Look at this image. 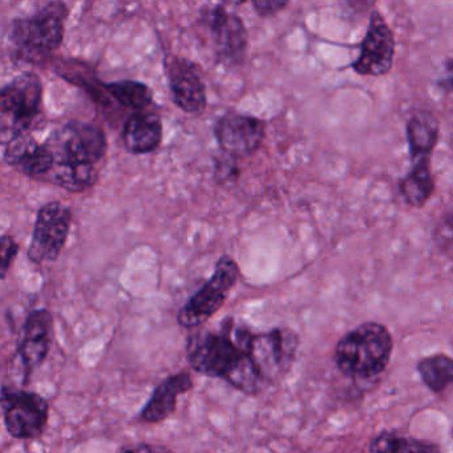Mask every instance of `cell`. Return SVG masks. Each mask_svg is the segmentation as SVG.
Returning <instances> with one entry per match:
<instances>
[{
	"instance_id": "6da1fadb",
	"label": "cell",
	"mask_w": 453,
	"mask_h": 453,
	"mask_svg": "<svg viewBox=\"0 0 453 453\" xmlns=\"http://www.w3.org/2000/svg\"><path fill=\"white\" fill-rule=\"evenodd\" d=\"M251 331L232 318L217 330H201L188 341V360L193 370L219 378L248 395L265 388L251 357Z\"/></svg>"
},
{
	"instance_id": "d6986e66",
	"label": "cell",
	"mask_w": 453,
	"mask_h": 453,
	"mask_svg": "<svg viewBox=\"0 0 453 453\" xmlns=\"http://www.w3.org/2000/svg\"><path fill=\"white\" fill-rule=\"evenodd\" d=\"M421 380L429 391L441 394L453 387V357L444 354H434L423 357L418 363Z\"/></svg>"
},
{
	"instance_id": "5b68a950",
	"label": "cell",
	"mask_w": 453,
	"mask_h": 453,
	"mask_svg": "<svg viewBox=\"0 0 453 453\" xmlns=\"http://www.w3.org/2000/svg\"><path fill=\"white\" fill-rule=\"evenodd\" d=\"M43 84L38 75L26 73L12 79L0 92L4 144L27 134L42 115Z\"/></svg>"
},
{
	"instance_id": "ac0fdd59",
	"label": "cell",
	"mask_w": 453,
	"mask_h": 453,
	"mask_svg": "<svg viewBox=\"0 0 453 453\" xmlns=\"http://www.w3.org/2000/svg\"><path fill=\"white\" fill-rule=\"evenodd\" d=\"M436 189L431 168H411L407 176L399 182V193L407 205L423 208L426 205Z\"/></svg>"
},
{
	"instance_id": "ba28073f",
	"label": "cell",
	"mask_w": 453,
	"mask_h": 453,
	"mask_svg": "<svg viewBox=\"0 0 453 453\" xmlns=\"http://www.w3.org/2000/svg\"><path fill=\"white\" fill-rule=\"evenodd\" d=\"M73 224V211L60 201L42 206L36 217L28 258L35 264L52 262L59 257L67 242Z\"/></svg>"
},
{
	"instance_id": "30bf717a",
	"label": "cell",
	"mask_w": 453,
	"mask_h": 453,
	"mask_svg": "<svg viewBox=\"0 0 453 453\" xmlns=\"http://www.w3.org/2000/svg\"><path fill=\"white\" fill-rule=\"evenodd\" d=\"M203 23L211 34L217 58L226 65H241L249 46L248 31L241 18L216 6L203 10Z\"/></svg>"
},
{
	"instance_id": "7c38bea8",
	"label": "cell",
	"mask_w": 453,
	"mask_h": 453,
	"mask_svg": "<svg viewBox=\"0 0 453 453\" xmlns=\"http://www.w3.org/2000/svg\"><path fill=\"white\" fill-rule=\"evenodd\" d=\"M172 100L187 113H198L206 107V88L198 68L189 60L168 54L164 59Z\"/></svg>"
},
{
	"instance_id": "8fae6325",
	"label": "cell",
	"mask_w": 453,
	"mask_h": 453,
	"mask_svg": "<svg viewBox=\"0 0 453 453\" xmlns=\"http://www.w3.org/2000/svg\"><path fill=\"white\" fill-rule=\"evenodd\" d=\"M266 127L254 116L227 112L219 118L214 136L225 155L234 160L254 155L265 139Z\"/></svg>"
},
{
	"instance_id": "d4e9b609",
	"label": "cell",
	"mask_w": 453,
	"mask_h": 453,
	"mask_svg": "<svg viewBox=\"0 0 453 453\" xmlns=\"http://www.w3.org/2000/svg\"><path fill=\"white\" fill-rule=\"evenodd\" d=\"M238 173V168L235 166L234 158L229 157V156L225 155L224 158L217 161L216 166V179L219 181H233L235 180V174Z\"/></svg>"
},
{
	"instance_id": "3957f363",
	"label": "cell",
	"mask_w": 453,
	"mask_h": 453,
	"mask_svg": "<svg viewBox=\"0 0 453 453\" xmlns=\"http://www.w3.org/2000/svg\"><path fill=\"white\" fill-rule=\"evenodd\" d=\"M44 144L54 158L50 173L96 169V164L107 152V139L103 129L79 120L68 121L52 132Z\"/></svg>"
},
{
	"instance_id": "cb8c5ba5",
	"label": "cell",
	"mask_w": 453,
	"mask_h": 453,
	"mask_svg": "<svg viewBox=\"0 0 453 453\" xmlns=\"http://www.w3.org/2000/svg\"><path fill=\"white\" fill-rule=\"evenodd\" d=\"M288 6V2H283V0H254L253 2L254 10L262 18L273 17Z\"/></svg>"
},
{
	"instance_id": "484cf974",
	"label": "cell",
	"mask_w": 453,
	"mask_h": 453,
	"mask_svg": "<svg viewBox=\"0 0 453 453\" xmlns=\"http://www.w3.org/2000/svg\"><path fill=\"white\" fill-rule=\"evenodd\" d=\"M440 88L453 94V57H450L442 65L441 75L439 79Z\"/></svg>"
},
{
	"instance_id": "4316f807",
	"label": "cell",
	"mask_w": 453,
	"mask_h": 453,
	"mask_svg": "<svg viewBox=\"0 0 453 453\" xmlns=\"http://www.w3.org/2000/svg\"><path fill=\"white\" fill-rule=\"evenodd\" d=\"M120 453H173V450L160 444H139L127 448Z\"/></svg>"
},
{
	"instance_id": "4fadbf2b",
	"label": "cell",
	"mask_w": 453,
	"mask_h": 453,
	"mask_svg": "<svg viewBox=\"0 0 453 453\" xmlns=\"http://www.w3.org/2000/svg\"><path fill=\"white\" fill-rule=\"evenodd\" d=\"M54 318L49 310H35L28 315L23 326L22 341L18 349V357L22 365L23 376L30 378L38 370L52 346Z\"/></svg>"
},
{
	"instance_id": "9a60e30c",
	"label": "cell",
	"mask_w": 453,
	"mask_h": 453,
	"mask_svg": "<svg viewBox=\"0 0 453 453\" xmlns=\"http://www.w3.org/2000/svg\"><path fill=\"white\" fill-rule=\"evenodd\" d=\"M405 134L411 168H431L432 153L439 142V119L431 111H418L408 119Z\"/></svg>"
},
{
	"instance_id": "e0dca14e",
	"label": "cell",
	"mask_w": 453,
	"mask_h": 453,
	"mask_svg": "<svg viewBox=\"0 0 453 453\" xmlns=\"http://www.w3.org/2000/svg\"><path fill=\"white\" fill-rule=\"evenodd\" d=\"M163 140V123L150 111L134 112L127 119L123 128L124 147L134 155H145L157 150Z\"/></svg>"
},
{
	"instance_id": "7402d4cb",
	"label": "cell",
	"mask_w": 453,
	"mask_h": 453,
	"mask_svg": "<svg viewBox=\"0 0 453 453\" xmlns=\"http://www.w3.org/2000/svg\"><path fill=\"white\" fill-rule=\"evenodd\" d=\"M19 245L12 235L4 234L0 240V277L6 278L14 259L17 258Z\"/></svg>"
},
{
	"instance_id": "8992f818",
	"label": "cell",
	"mask_w": 453,
	"mask_h": 453,
	"mask_svg": "<svg viewBox=\"0 0 453 453\" xmlns=\"http://www.w3.org/2000/svg\"><path fill=\"white\" fill-rule=\"evenodd\" d=\"M240 278V267L234 259L222 256L208 282L179 311L177 320L187 328L205 325L226 302L230 291Z\"/></svg>"
},
{
	"instance_id": "ffe728a7",
	"label": "cell",
	"mask_w": 453,
	"mask_h": 453,
	"mask_svg": "<svg viewBox=\"0 0 453 453\" xmlns=\"http://www.w3.org/2000/svg\"><path fill=\"white\" fill-rule=\"evenodd\" d=\"M105 91L123 107L134 112L147 111L153 103V91L142 81H121L105 84Z\"/></svg>"
},
{
	"instance_id": "603a6c76",
	"label": "cell",
	"mask_w": 453,
	"mask_h": 453,
	"mask_svg": "<svg viewBox=\"0 0 453 453\" xmlns=\"http://www.w3.org/2000/svg\"><path fill=\"white\" fill-rule=\"evenodd\" d=\"M437 243L445 250L453 253V213L448 214L440 221L436 229Z\"/></svg>"
},
{
	"instance_id": "7a4b0ae2",
	"label": "cell",
	"mask_w": 453,
	"mask_h": 453,
	"mask_svg": "<svg viewBox=\"0 0 453 453\" xmlns=\"http://www.w3.org/2000/svg\"><path fill=\"white\" fill-rule=\"evenodd\" d=\"M394 341L388 328L380 323H363L336 344V365L349 378H375L388 365Z\"/></svg>"
},
{
	"instance_id": "44dd1931",
	"label": "cell",
	"mask_w": 453,
	"mask_h": 453,
	"mask_svg": "<svg viewBox=\"0 0 453 453\" xmlns=\"http://www.w3.org/2000/svg\"><path fill=\"white\" fill-rule=\"evenodd\" d=\"M370 449L371 453H440L439 447L434 442L403 437L388 432H384L373 439Z\"/></svg>"
},
{
	"instance_id": "5bb4252c",
	"label": "cell",
	"mask_w": 453,
	"mask_h": 453,
	"mask_svg": "<svg viewBox=\"0 0 453 453\" xmlns=\"http://www.w3.org/2000/svg\"><path fill=\"white\" fill-rule=\"evenodd\" d=\"M4 157L9 165L30 179L46 180L54 166V158L46 144H39L28 134L7 142Z\"/></svg>"
},
{
	"instance_id": "277c9868",
	"label": "cell",
	"mask_w": 453,
	"mask_h": 453,
	"mask_svg": "<svg viewBox=\"0 0 453 453\" xmlns=\"http://www.w3.org/2000/svg\"><path fill=\"white\" fill-rule=\"evenodd\" d=\"M67 17L68 7L63 2L47 4L33 17L15 19L10 28V41L22 59H41L62 46Z\"/></svg>"
},
{
	"instance_id": "52a82bcc",
	"label": "cell",
	"mask_w": 453,
	"mask_h": 453,
	"mask_svg": "<svg viewBox=\"0 0 453 453\" xmlns=\"http://www.w3.org/2000/svg\"><path fill=\"white\" fill-rule=\"evenodd\" d=\"M2 412L7 432L15 439H39L49 423L50 407L41 395L15 387L2 388Z\"/></svg>"
},
{
	"instance_id": "2e32d148",
	"label": "cell",
	"mask_w": 453,
	"mask_h": 453,
	"mask_svg": "<svg viewBox=\"0 0 453 453\" xmlns=\"http://www.w3.org/2000/svg\"><path fill=\"white\" fill-rule=\"evenodd\" d=\"M193 388V379L189 372H179L168 376L158 384L150 402L142 408V418L145 423H160L176 411L177 397Z\"/></svg>"
},
{
	"instance_id": "9c48e42d",
	"label": "cell",
	"mask_w": 453,
	"mask_h": 453,
	"mask_svg": "<svg viewBox=\"0 0 453 453\" xmlns=\"http://www.w3.org/2000/svg\"><path fill=\"white\" fill-rule=\"evenodd\" d=\"M359 57L349 65L359 76L380 78L394 67V33L379 10L373 9L368 22L367 33L359 44Z\"/></svg>"
}]
</instances>
